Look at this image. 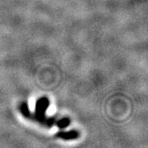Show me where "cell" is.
Here are the masks:
<instances>
[{
	"mask_svg": "<svg viewBox=\"0 0 148 148\" xmlns=\"http://www.w3.org/2000/svg\"><path fill=\"white\" fill-rule=\"evenodd\" d=\"M56 137L64 139V140H73V139H76L78 138L79 133L77 131L71 130V131H68V132H58V133H56Z\"/></svg>",
	"mask_w": 148,
	"mask_h": 148,
	"instance_id": "obj_2",
	"label": "cell"
},
{
	"mask_svg": "<svg viewBox=\"0 0 148 148\" xmlns=\"http://www.w3.org/2000/svg\"><path fill=\"white\" fill-rule=\"evenodd\" d=\"M20 110H21V113L24 115L25 117H27L28 119H32V114L31 113V111L29 110V107L27 106V103H22L20 106Z\"/></svg>",
	"mask_w": 148,
	"mask_h": 148,
	"instance_id": "obj_3",
	"label": "cell"
},
{
	"mask_svg": "<svg viewBox=\"0 0 148 148\" xmlns=\"http://www.w3.org/2000/svg\"><path fill=\"white\" fill-rule=\"evenodd\" d=\"M50 102L47 97H41L36 101V110L34 114L32 115V119H35L38 123H41L46 127H51L55 123V119L53 117L47 118L45 116V113L47 111Z\"/></svg>",
	"mask_w": 148,
	"mask_h": 148,
	"instance_id": "obj_1",
	"label": "cell"
},
{
	"mask_svg": "<svg viewBox=\"0 0 148 148\" xmlns=\"http://www.w3.org/2000/svg\"><path fill=\"white\" fill-rule=\"evenodd\" d=\"M70 123H71V120H70V119H69V118H64V119H59L58 121L55 122L57 127L61 128V129L66 128L70 124Z\"/></svg>",
	"mask_w": 148,
	"mask_h": 148,
	"instance_id": "obj_4",
	"label": "cell"
}]
</instances>
